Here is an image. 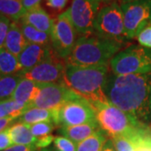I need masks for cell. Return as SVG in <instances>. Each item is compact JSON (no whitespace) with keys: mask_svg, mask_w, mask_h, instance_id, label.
<instances>
[{"mask_svg":"<svg viewBox=\"0 0 151 151\" xmlns=\"http://www.w3.org/2000/svg\"><path fill=\"white\" fill-rule=\"evenodd\" d=\"M108 102L142 124L151 118V71L145 74L108 75L104 88Z\"/></svg>","mask_w":151,"mask_h":151,"instance_id":"obj_1","label":"cell"},{"mask_svg":"<svg viewBox=\"0 0 151 151\" xmlns=\"http://www.w3.org/2000/svg\"><path fill=\"white\" fill-rule=\"evenodd\" d=\"M108 77V64L81 66L66 62L62 82L94 106L109 103L104 92Z\"/></svg>","mask_w":151,"mask_h":151,"instance_id":"obj_2","label":"cell"},{"mask_svg":"<svg viewBox=\"0 0 151 151\" xmlns=\"http://www.w3.org/2000/svg\"><path fill=\"white\" fill-rule=\"evenodd\" d=\"M92 35L76 40L67 63L81 66L106 65L123 47V43Z\"/></svg>","mask_w":151,"mask_h":151,"instance_id":"obj_3","label":"cell"},{"mask_svg":"<svg viewBox=\"0 0 151 151\" xmlns=\"http://www.w3.org/2000/svg\"><path fill=\"white\" fill-rule=\"evenodd\" d=\"M93 108L100 129L111 139L118 136L132 139L146 128L145 124L110 103L96 104Z\"/></svg>","mask_w":151,"mask_h":151,"instance_id":"obj_4","label":"cell"},{"mask_svg":"<svg viewBox=\"0 0 151 151\" xmlns=\"http://www.w3.org/2000/svg\"><path fill=\"white\" fill-rule=\"evenodd\" d=\"M116 76L145 74L151 71V50L141 45H131L119 51L109 62Z\"/></svg>","mask_w":151,"mask_h":151,"instance_id":"obj_5","label":"cell"},{"mask_svg":"<svg viewBox=\"0 0 151 151\" xmlns=\"http://www.w3.org/2000/svg\"><path fill=\"white\" fill-rule=\"evenodd\" d=\"M95 32L97 35L123 43L128 40L125 35L123 11L117 2L99 9L95 21Z\"/></svg>","mask_w":151,"mask_h":151,"instance_id":"obj_6","label":"cell"},{"mask_svg":"<svg viewBox=\"0 0 151 151\" xmlns=\"http://www.w3.org/2000/svg\"><path fill=\"white\" fill-rule=\"evenodd\" d=\"M125 35L128 40L134 39L151 24V0H122Z\"/></svg>","mask_w":151,"mask_h":151,"instance_id":"obj_7","label":"cell"},{"mask_svg":"<svg viewBox=\"0 0 151 151\" xmlns=\"http://www.w3.org/2000/svg\"><path fill=\"white\" fill-rule=\"evenodd\" d=\"M76 33L68 10L61 13L53 19L50 35L52 49L58 58L67 59L70 56L76 42Z\"/></svg>","mask_w":151,"mask_h":151,"instance_id":"obj_8","label":"cell"},{"mask_svg":"<svg viewBox=\"0 0 151 151\" xmlns=\"http://www.w3.org/2000/svg\"><path fill=\"white\" fill-rule=\"evenodd\" d=\"M95 119L96 113L92 103L76 94L57 110L55 125L60 127L74 126L86 124Z\"/></svg>","mask_w":151,"mask_h":151,"instance_id":"obj_9","label":"cell"},{"mask_svg":"<svg viewBox=\"0 0 151 151\" xmlns=\"http://www.w3.org/2000/svg\"><path fill=\"white\" fill-rule=\"evenodd\" d=\"M101 0H72L67 9L71 23L76 32L82 35L95 32V21Z\"/></svg>","mask_w":151,"mask_h":151,"instance_id":"obj_10","label":"cell"},{"mask_svg":"<svg viewBox=\"0 0 151 151\" xmlns=\"http://www.w3.org/2000/svg\"><path fill=\"white\" fill-rule=\"evenodd\" d=\"M76 95V93L63 82L39 84V91L30 103V108L57 110Z\"/></svg>","mask_w":151,"mask_h":151,"instance_id":"obj_11","label":"cell"},{"mask_svg":"<svg viewBox=\"0 0 151 151\" xmlns=\"http://www.w3.org/2000/svg\"><path fill=\"white\" fill-rule=\"evenodd\" d=\"M65 65L55 55L31 70L21 73L24 78L36 82L38 84L60 83L63 81Z\"/></svg>","mask_w":151,"mask_h":151,"instance_id":"obj_12","label":"cell"},{"mask_svg":"<svg viewBox=\"0 0 151 151\" xmlns=\"http://www.w3.org/2000/svg\"><path fill=\"white\" fill-rule=\"evenodd\" d=\"M51 45H41L37 44H28L18 56L21 65L22 73L31 70L44 60L53 55Z\"/></svg>","mask_w":151,"mask_h":151,"instance_id":"obj_13","label":"cell"},{"mask_svg":"<svg viewBox=\"0 0 151 151\" xmlns=\"http://www.w3.org/2000/svg\"><path fill=\"white\" fill-rule=\"evenodd\" d=\"M100 129L99 124L95 119L89 123L74 126H63L60 127L59 133L62 136L72 140L76 145L85 140L88 137Z\"/></svg>","mask_w":151,"mask_h":151,"instance_id":"obj_14","label":"cell"},{"mask_svg":"<svg viewBox=\"0 0 151 151\" xmlns=\"http://www.w3.org/2000/svg\"><path fill=\"white\" fill-rule=\"evenodd\" d=\"M21 19L24 24H27L40 31L50 34L53 19L40 6L27 11Z\"/></svg>","mask_w":151,"mask_h":151,"instance_id":"obj_15","label":"cell"},{"mask_svg":"<svg viewBox=\"0 0 151 151\" xmlns=\"http://www.w3.org/2000/svg\"><path fill=\"white\" fill-rule=\"evenodd\" d=\"M28 44L26 39L23 35L21 28L19 27L16 22H11L4 48L18 57Z\"/></svg>","mask_w":151,"mask_h":151,"instance_id":"obj_16","label":"cell"},{"mask_svg":"<svg viewBox=\"0 0 151 151\" xmlns=\"http://www.w3.org/2000/svg\"><path fill=\"white\" fill-rule=\"evenodd\" d=\"M38 91V83L23 77L17 85L11 99L30 106V103H32L33 100L37 95Z\"/></svg>","mask_w":151,"mask_h":151,"instance_id":"obj_17","label":"cell"},{"mask_svg":"<svg viewBox=\"0 0 151 151\" xmlns=\"http://www.w3.org/2000/svg\"><path fill=\"white\" fill-rule=\"evenodd\" d=\"M7 129L14 145L33 146L35 145L37 139L32 134L30 125L23 123H17Z\"/></svg>","mask_w":151,"mask_h":151,"instance_id":"obj_18","label":"cell"},{"mask_svg":"<svg viewBox=\"0 0 151 151\" xmlns=\"http://www.w3.org/2000/svg\"><path fill=\"white\" fill-rule=\"evenodd\" d=\"M57 110H47L43 108H30L19 117V123L31 125L40 122H52L55 125Z\"/></svg>","mask_w":151,"mask_h":151,"instance_id":"obj_19","label":"cell"},{"mask_svg":"<svg viewBox=\"0 0 151 151\" xmlns=\"http://www.w3.org/2000/svg\"><path fill=\"white\" fill-rule=\"evenodd\" d=\"M26 12L22 0H0V15L14 22L22 19Z\"/></svg>","mask_w":151,"mask_h":151,"instance_id":"obj_20","label":"cell"},{"mask_svg":"<svg viewBox=\"0 0 151 151\" xmlns=\"http://www.w3.org/2000/svg\"><path fill=\"white\" fill-rule=\"evenodd\" d=\"M21 65L18 57L11 54L4 48L0 50V75L21 74Z\"/></svg>","mask_w":151,"mask_h":151,"instance_id":"obj_21","label":"cell"},{"mask_svg":"<svg viewBox=\"0 0 151 151\" xmlns=\"http://www.w3.org/2000/svg\"><path fill=\"white\" fill-rule=\"evenodd\" d=\"M30 106L28 104L16 102L13 99H9L0 103V119L10 117L16 119L23 115V113L27 111Z\"/></svg>","mask_w":151,"mask_h":151,"instance_id":"obj_22","label":"cell"},{"mask_svg":"<svg viewBox=\"0 0 151 151\" xmlns=\"http://www.w3.org/2000/svg\"><path fill=\"white\" fill-rule=\"evenodd\" d=\"M106 134L103 130H97L93 134L77 145L76 151H100L108 141Z\"/></svg>","mask_w":151,"mask_h":151,"instance_id":"obj_23","label":"cell"},{"mask_svg":"<svg viewBox=\"0 0 151 151\" xmlns=\"http://www.w3.org/2000/svg\"><path fill=\"white\" fill-rule=\"evenodd\" d=\"M21 30L29 44H37L41 45H51L50 35L48 33L40 31L35 28L22 23Z\"/></svg>","mask_w":151,"mask_h":151,"instance_id":"obj_24","label":"cell"},{"mask_svg":"<svg viewBox=\"0 0 151 151\" xmlns=\"http://www.w3.org/2000/svg\"><path fill=\"white\" fill-rule=\"evenodd\" d=\"M22 78L21 74L0 75V103L11 99L17 85Z\"/></svg>","mask_w":151,"mask_h":151,"instance_id":"obj_25","label":"cell"},{"mask_svg":"<svg viewBox=\"0 0 151 151\" xmlns=\"http://www.w3.org/2000/svg\"><path fill=\"white\" fill-rule=\"evenodd\" d=\"M134 142L135 151H151V129L146 127L139 134L130 139Z\"/></svg>","mask_w":151,"mask_h":151,"instance_id":"obj_26","label":"cell"},{"mask_svg":"<svg viewBox=\"0 0 151 151\" xmlns=\"http://www.w3.org/2000/svg\"><path fill=\"white\" fill-rule=\"evenodd\" d=\"M55 126V125L52 122H40L37 124H31L30 130L32 134L38 139L51 134Z\"/></svg>","mask_w":151,"mask_h":151,"instance_id":"obj_27","label":"cell"},{"mask_svg":"<svg viewBox=\"0 0 151 151\" xmlns=\"http://www.w3.org/2000/svg\"><path fill=\"white\" fill-rule=\"evenodd\" d=\"M53 143L56 151H76L77 145L64 136L55 137Z\"/></svg>","mask_w":151,"mask_h":151,"instance_id":"obj_28","label":"cell"},{"mask_svg":"<svg viewBox=\"0 0 151 151\" xmlns=\"http://www.w3.org/2000/svg\"><path fill=\"white\" fill-rule=\"evenodd\" d=\"M116 151H135L134 142L124 136H118L111 139Z\"/></svg>","mask_w":151,"mask_h":151,"instance_id":"obj_29","label":"cell"},{"mask_svg":"<svg viewBox=\"0 0 151 151\" xmlns=\"http://www.w3.org/2000/svg\"><path fill=\"white\" fill-rule=\"evenodd\" d=\"M138 41L141 46L151 49V24L148 25L137 36Z\"/></svg>","mask_w":151,"mask_h":151,"instance_id":"obj_30","label":"cell"},{"mask_svg":"<svg viewBox=\"0 0 151 151\" xmlns=\"http://www.w3.org/2000/svg\"><path fill=\"white\" fill-rule=\"evenodd\" d=\"M10 19L4 16L0 15V50L4 48L6 36L10 27Z\"/></svg>","mask_w":151,"mask_h":151,"instance_id":"obj_31","label":"cell"},{"mask_svg":"<svg viewBox=\"0 0 151 151\" xmlns=\"http://www.w3.org/2000/svg\"><path fill=\"white\" fill-rule=\"evenodd\" d=\"M14 145L11 140L9 134L8 129L4 130L0 133V151L5 150L6 149L9 148Z\"/></svg>","mask_w":151,"mask_h":151,"instance_id":"obj_32","label":"cell"},{"mask_svg":"<svg viewBox=\"0 0 151 151\" xmlns=\"http://www.w3.org/2000/svg\"><path fill=\"white\" fill-rule=\"evenodd\" d=\"M55 137L52 134L47 135L45 137H41V138H38L37 140L35 142V147L37 149H46L52 142H54Z\"/></svg>","mask_w":151,"mask_h":151,"instance_id":"obj_33","label":"cell"},{"mask_svg":"<svg viewBox=\"0 0 151 151\" xmlns=\"http://www.w3.org/2000/svg\"><path fill=\"white\" fill-rule=\"evenodd\" d=\"M68 0H46L47 5L55 10H62L67 4Z\"/></svg>","mask_w":151,"mask_h":151,"instance_id":"obj_34","label":"cell"},{"mask_svg":"<svg viewBox=\"0 0 151 151\" xmlns=\"http://www.w3.org/2000/svg\"><path fill=\"white\" fill-rule=\"evenodd\" d=\"M35 147L33 145H13L9 148L4 151H32Z\"/></svg>","mask_w":151,"mask_h":151,"instance_id":"obj_35","label":"cell"},{"mask_svg":"<svg viewBox=\"0 0 151 151\" xmlns=\"http://www.w3.org/2000/svg\"><path fill=\"white\" fill-rule=\"evenodd\" d=\"M41 0H22L23 5L26 11H29L34 9L40 6Z\"/></svg>","mask_w":151,"mask_h":151,"instance_id":"obj_36","label":"cell"},{"mask_svg":"<svg viewBox=\"0 0 151 151\" xmlns=\"http://www.w3.org/2000/svg\"><path fill=\"white\" fill-rule=\"evenodd\" d=\"M15 120L13 118L10 117H6V118H3V119H0V133L4 130L7 129L6 128H8V126L14 121Z\"/></svg>","mask_w":151,"mask_h":151,"instance_id":"obj_37","label":"cell"},{"mask_svg":"<svg viewBox=\"0 0 151 151\" xmlns=\"http://www.w3.org/2000/svg\"><path fill=\"white\" fill-rule=\"evenodd\" d=\"M100 151H116L112 139H108V141L103 145V149Z\"/></svg>","mask_w":151,"mask_h":151,"instance_id":"obj_38","label":"cell"},{"mask_svg":"<svg viewBox=\"0 0 151 151\" xmlns=\"http://www.w3.org/2000/svg\"><path fill=\"white\" fill-rule=\"evenodd\" d=\"M41 151H56V150H54L53 149H47V148H46V149H43Z\"/></svg>","mask_w":151,"mask_h":151,"instance_id":"obj_39","label":"cell"},{"mask_svg":"<svg viewBox=\"0 0 151 151\" xmlns=\"http://www.w3.org/2000/svg\"><path fill=\"white\" fill-rule=\"evenodd\" d=\"M32 151H34V150H32Z\"/></svg>","mask_w":151,"mask_h":151,"instance_id":"obj_40","label":"cell"},{"mask_svg":"<svg viewBox=\"0 0 151 151\" xmlns=\"http://www.w3.org/2000/svg\"><path fill=\"white\" fill-rule=\"evenodd\" d=\"M101 1H102V0H101Z\"/></svg>","mask_w":151,"mask_h":151,"instance_id":"obj_41","label":"cell"}]
</instances>
